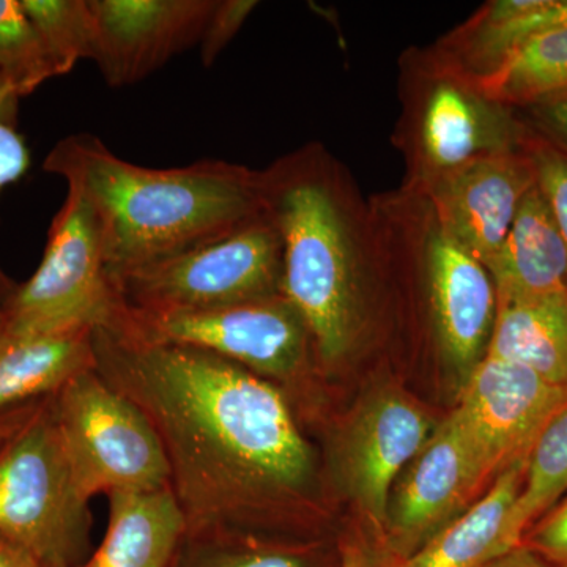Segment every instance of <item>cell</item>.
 I'll list each match as a JSON object with an SVG mask.
<instances>
[{
  "mask_svg": "<svg viewBox=\"0 0 567 567\" xmlns=\"http://www.w3.org/2000/svg\"><path fill=\"white\" fill-rule=\"evenodd\" d=\"M496 300L487 354L525 365L567 391V290Z\"/></svg>",
  "mask_w": 567,
  "mask_h": 567,
  "instance_id": "21",
  "label": "cell"
},
{
  "mask_svg": "<svg viewBox=\"0 0 567 567\" xmlns=\"http://www.w3.org/2000/svg\"><path fill=\"white\" fill-rule=\"evenodd\" d=\"M43 169L87 197L110 278L218 240L265 213L260 171L224 159L153 169L91 133L59 141Z\"/></svg>",
  "mask_w": 567,
  "mask_h": 567,
  "instance_id": "3",
  "label": "cell"
},
{
  "mask_svg": "<svg viewBox=\"0 0 567 567\" xmlns=\"http://www.w3.org/2000/svg\"><path fill=\"white\" fill-rule=\"evenodd\" d=\"M257 6L259 2L256 0H216L199 43L204 66L216 62Z\"/></svg>",
  "mask_w": 567,
  "mask_h": 567,
  "instance_id": "29",
  "label": "cell"
},
{
  "mask_svg": "<svg viewBox=\"0 0 567 567\" xmlns=\"http://www.w3.org/2000/svg\"><path fill=\"white\" fill-rule=\"evenodd\" d=\"M102 328L144 341L208 350L279 390V385H305L319 371L315 342L303 317L282 293L177 315H134L121 306L114 322Z\"/></svg>",
  "mask_w": 567,
  "mask_h": 567,
  "instance_id": "9",
  "label": "cell"
},
{
  "mask_svg": "<svg viewBox=\"0 0 567 567\" xmlns=\"http://www.w3.org/2000/svg\"><path fill=\"white\" fill-rule=\"evenodd\" d=\"M524 147L535 166L537 188L567 246V152L529 132Z\"/></svg>",
  "mask_w": 567,
  "mask_h": 567,
  "instance_id": "27",
  "label": "cell"
},
{
  "mask_svg": "<svg viewBox=\"0 0 567 567\" xmlns=\"http://www.w3.org/2000/svg\"><path fill=\"white\" fill-rule=\"evenodd\" d=\"M527 458L495 477L475 503L420 550L391 567H484L520 546L525 533L516 520Z\"/></svg>",
  "mask_w": 567,
  "mask_h": 567,
  "instance_id": "17",
  "label": "cell"
},
{
  "mask_svg": "<svg viewBox=\"0 0 567 567\" xmlns=\"http://www.w3.org/2000/svg\"><path fill=\"white\" fill-rule=\"evenodd\" d=\"M35 274L0 308V320L24 327H107L121 303L107 276L102 227L87 197L66 186Z\"/></svg>",
  "mask_w": 567,
  "mask_h": 567,
  "instance_id": "10",
  "label": "cell"
},
{
  "mask_svg": "<svg viewBox=\"0 0 567 567\" xmlns=\"http://www.w3.org/2000/svg\"><path fill=\"white\" fill-rule=\"evenodd\" d=\"M265 212L282 241L281 293L303 317L317 364L333 371L368 344L386 286L371 197L320 142L260 171Z\"/></svg>",
  "mask_w": 567,
  "mask_h": 567,
  "instance_id": "2",
  "label": "cell"
},
{
  "mask_svg": "<svg viewBox=\"0 0 567 567\" xmlns=\"http://www.w3.org/2000/svg\"><path fill=\"white\" fill-rule=\"evenodd\" d=\"M52 412L85 502L99 494L169 488V465L155 429L95 368L52 394Z\"/></svg>",
  "mask_w": 567,
  "mask_h": 567,
  "instance_id": "8",
  "label": "cell"
},
{
  "mask_svg": "<svg viewBox=\"0 0 567 567\" xmlns=\"http://www.w3.org/2000/svg\"><path fill=\"white\" fill-rule=\"evenodd\" d=\"M399 103L391 142L405 166L401 186L413 193L483 156L520 151L529 132L516 107L488 95L432 44L399 58Z\"/></svg>",
  "mask_w": 567,
  "mask_h": 567,
  "instance_id": "5",
  "label": "cell"
},
{
  "mask_svg": "<svg viewBox=\"0 0 567 567\" xmlns=\"http://www.w3.org/2000/svg\"><path fill=\"white\" fill-rule=\"evenodd\" d=\"M535 186V166L522 147L466 163L417 194L429 200L446 234L487 268Z\"/></svg>",
  "mask_w": 567,
  "mask_h": 567,
  "instance_id": "15",
  "label": "cell"
},
{
  "mask_svg": "<svg viewBox=\"0 0 567 567\" xmlns=\"http://www.w3.org/2000/svg\"><path fill=\"white\" fill-rule=\"evenodd\" d=\"M434 429L415 399L386 386L369 394L334 435L331 461L336 476L379 539L394 483Z\"/></svg>",
  "mask_w": 567,
  "mask_h": 567,
  "instance_id": "12",
  "label": "cell"
},
{
  "mask_svg": "<svg viewBox=\"0 0 567 567\" xmlns=\"http://www.w3.org/2000/svg\"><path fill=\"white\" fill-rule=\"evenodd\" d=\"M39 31L58 76L92 61L93 18L89 0H21Z\"/></svg>",
  "mask_w": 567,
  "mask_h": 567,
  "instance_id": "26",
  "label": "cell"
},
{
  "mask_svg": "<svg viewBox=\"0 0 567 567\" xmlns=\"http://www.w3.org/2000/svg\"><path fill=\"white\" fill-rule=\"evenodd\" d=\"M102 546L81 567H167L186 532L169 488L115 492Z\"/></svg>",
  "mask_w": 567,
  "mask_h": 567,
  "instance_id": "20",
  "label": "cell"
},
{
  "mask_svg": "<svg viewBox=\"0 0 567 567\" xmlns=\"http://www.w3.org/2000/svg\"><path fill=\"white\" fill-rule=\"evenodd\" d=\"M487 270L496 297L567 290V246L537 185L522 200L505 244Z\"/></svg>",
  "mask_w": 567,
  "mask_h": 567,
  "instance_id": "19",
  "label": "cell"
},
{
  "mask_svg": "<svg viewBox=\"0 0 567 567\" xmlns=\"http://www.w3.org/2000/svg\"><path fill=\"white\" fill-rule=\"evenodd\" d=\"M484 567H561L554 565V563L547 561L546 558L537 555L536 551H533L532 548L520 546L513 548V550L507 551V554L502 555L494 559V561L488 563V565Z\"/></svg>",
  "mask_w": 567,
  "mask_h": 567,
  "instance_id": "34",
  "label": "cell"
},
{
  "mask_svg": "<svg viewBox=\"0 0 567 567\" xmlns=\"http://www.w3.org/2000/svg\"><path fill=\"white\" fill-rule=\"evenodd\" d=\"M527 107L535 110L539 125L547 128L554 137V140L547 141H561L565 145H557V147L567 152V93L551 96V99L544 100V102L529 104Z\"/></svg>",
  "mask_w": 567,
  "mask_h": 567,
  "instance_id": "32",
  "label": "cell"
},
{
  "mask_svg": "<svg viewBox=\"0 0 567 567\" xmlns=\"http://www.w3.org/2000/svg\"><path fill=\"white\" fill-rule=\"evenodd\" d=\"M394 559L380 543L379 537H350L339 546L338 567H391Z\"/></svg>",
  "mask_w": 567,
  "mask_h": 567,
  "instance_id": "31",
  "label": "cell"
},
{
  "mask_svg": "<svg viewBox=\"0 0 567 567\" xmlns=\"http://www.w3.org/2000/svg\"><path fill=\"white\" fill-rule=\"evenodd\" d=\"M118 303L134 315L208 311L281 293V235L267 212L229 235L112 276Z\"/></svg>",
  "mask_w": 567,
  "mask_h": 567,
  "instance_id": "6",
  "label": "cell"
},
{
  "mask_svg": "<svg viewBox=\"0 0 567 567\" xmlns=\"http://www.w3.org/2000/svg\"><path fill=\"white\" fill-rule=\"evenodd\" d=\"M563 28L567 0H492L432 47L462 73L483 82L525 41Z\"/></svg>",
  "mask_w": 567,
  "mask_h": 567,
  "instance_id": "18",
  "label": "cell"
},
{
  "mask_svg": "<svg viewBox=\"0 0 567 567\" xmlns=\"http://www.w3.org/2000/svg\"><path fill=\"white\" fill-rule=\"evenodd\" d=\"M89 324L24 327L0 320V412L58 393L95 368Z\"/></svg>",
  "mask_w": 567,
  "mask_h": 567,
  "instance_id": "16",
  "label": "cell"
},
{
  "mask_svg": "<svg viewBox=\"0 0 567 567\" xmlns=\"http://www.w3.org/2000/svg\"><path fill=\"white\" fill-rule=\"evenodd\" d=\"M216 0H89L93 55L111 87L151 76L196 47Z\"/></svg>",
  "mask_w": 567,
  "mask_h": 567,
  "instance_id": "14",
  "label": "cell"
},
{
  "mask_svg": "<svg viewBox=\"0 0 567 567\" xmlns=\"http://www.w3.org/2000/svg\"><path fill=\"white\" fill-rule=\"evenodd\" d=\"M0 567H41L25 548L0 536Z\"/></svg>",
  "mask_w": 567,
  "mask_h": 567,
  "instance_id": "35",
  "label": "cell"
},
{
  "mask_svg": "<svg viewBox=\"0 0 567 567\" xmlns=\"http://www.w3.org/2000/svg\"><path fill=\"white\" fill-rule=\"evenodd\" d=\"M481 85L488 95L513 107L567 93V28L525 41Z\"/></svg>",
  "mask_w": 567,
  "mask_h": 567,
  "instance_id": "23",
  "label": "cell"
},
{
  "mask_svg": "<svg viewBox=\"0 0 567 567\" xmlns=\"http://www.w3.org/2000/svg\"><path fill=\"white\" fill-rule=\"evenodd\" d=\"M9 102H18V99H14V96L11 95L10 92H7L6 89H3L2 85H0V106Z\"/></svg>",
  "mask_w": 567,
  "mask_h": 567,
  "instance_id": "36",
  "label": "cell"
},
{
  "mask_svg": "<svg viewBox=\"0 0 567 567\" xmlns=\"http://www.w3.org/2000/svg\"><path fill=\"white\" fill-rule=\"evenodd\" d=\"M92 516L78 492L52 412V395L0 456V536L41 567L91 558Z\"/></svg>",
  "mask_w": 567,
  "mask_h": 567,
  "instance_id": "7",
  "label": "cell"
},
{
  "mask_svg": "<svg viewBox=\"0 0 567 567\" xmlns=\"http://www.w3.org/2000/svg\"><path fill=\"white\" fill-rule=\"evenodd\" d=\"M567 492V401L547 421L529 451L516 520L527 535L529 524Z\"/></svg>",
  "mask_w": 567,
  "mask_h": 567,
  "instance_id": "25",
  "label": "cell"
},
{
  "mask_svg": "<svg viewBox=\"0 0 567 567\" xmlns=\"http://www.w3.org/2000/svg\"><path fill=\"white\" fill-rule=\"evenodd\" d=\"M167 567H323L316 544L237 532H185Z\"/></svg>",
  "mask_w": 567,
  "mask_h": 567,
  "instance_id": "22",
  "label": "cell"
},
{
  "mask_svg": "<svg viewBox=\"0 0 567 567\" xmlns=\"http://www.w3.org/2000/svg\"><path fill=\"white\" fill-rule=\"evenodd\" d=\"M371 204L386 267L416 290L425 338L464 386L494 334V279L446 234L423 194L399 186Z\"/></svg>",
  "mask_w": 567,
  "mask_h": 567,
  "instance_id": "4",
  "label": "cell"
},
{
  "mask_svg": "<svg viewBox=\"0 0 567 567\" xmlns=\"http://www.w3.org/2000/svg\"><path fill=\"white\" fill-rule=\"evenodd\" d=\"M93 353L155 429L186 532L262 535L271 518L311 506L315 450L274 383L208 350L110 328L93 331Z\"/></svg>",
  "mask_w": 567,
  "mask_h": 567,
  "instance_id": "1",
  "label": "cell"
},
{
  "mask_svg": "<svg viewBox=\"0 0 567 567\" xmlns=\"http://www.w3.org/2000/svg\"><path fill=\"white\" fill-rule=\"evenodd\" d=\"M55 76L54 63L21 0H0V85L20 100Z\"/></svg>",
  "mask_w": 567,
  "mask_h": 567,
  "instance_id": "24",
  "label": "cell"
},
{
  "mask_svg": "<svg viewBox=\"0 0 567 567\" xmlns=\"http://www.w3.org/2000/svg\"><path fill=\"white\" fill-rule=\"evenodd\" d=\"M522 544L547 561L567 567V498L527 532Z\"/></svg>",
  "mask_w": 567,
  "mask_h": 567,
  "instance_id": "30",
  "label": "cell"
},
{
  "mask_svg": "<svg viewBox=\"0 0 567 567\" xmlns=\"http://www.w3.org/2000/svg\"><path fill=\"white\" fill-rule=\"evenodd\" d=\"M18 102L0 106V194L21 181L31 166V153L24 136L17 128ZM18 284L0 267V308L17 292Z\"/></svg>",
  "mask_w": 567,
  "mask_h": 567,
  "instance_id": "28",
  "label": "cell"
},
{
  "mask_svg": "<svg viewBox=\"0 0 567 567\" xmlns=\"http://www.w3.org/2000/svg\"><path fill=\"white\" fill-rule=\"evenodd\" d=\"M48 398L0 412V456H2L3 451L9 447L10 443L20 435L22 429L31 423L33 416L40 412L41 405L44 404Z\"/></svg>",
  "mask_w": 567,
  "mask_h": 567,
  "instance_id": "33",
  "label": "cell"
},
{
  "mask_svg": "<svg viewBox=\"0 0 567 567\" xmlns=\"http://www.w3.org/2000/svg\"><path fill=\"white\" fill-rule=\"evenodd\" d=\"M492 483L456 413L451 412L395 481L380 543L394 561L410 557Z\"/></svg>",
  "mask_w": 567,
  "mask_h": 567,
  "instance_id": "11",
  "label": "cell"
},
{
  "mask_svg": "<svg viewBox=\"0 0 567 567\" xmlns=\"http://www.w3.org/2000/svg\"><path fill=\"white\" fill-rule=\"evenodd\" d=\"M567 401L525 365L486 354L462 386L453 410L492 480L528 458L547 421Z\"/></svg>",
  "mask_w": 567,
  "mask_h": 567,
  "instance_id": "13",
  "label": "cell"
}]
</instances>
